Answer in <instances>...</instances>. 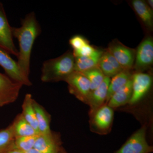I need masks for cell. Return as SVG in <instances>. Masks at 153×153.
Returning a JSON list of instances; mask_svg holds the SVG:
<instances>
[{
    "label": "cell",
    "instance_id": "cell-4",
    "mask_svg": "<svg viewBox=\"0 0 153 153\" xmlns=\"http://www.w3.org/2000/svg\"><path fill=\"white\" fill-rule=\"evenodd\" d=\"M107 50L124 69L131 70L133 68L136 52L135 50L126 47L117 39H115L110 43Z\"/></svg>",
    "mask_w": 153,
    "mask_h": 153
},
{
    "label": "cell",
    "instance_id": "cell-2",
    "mask_svg": "<svg viewBox=\"0 0 153 153\" xmlns=\"http://www.w3.org/2000/svg\"><path fill=\"white\" fill-rule=\"evenodd\" d=\"M74 57L68 50L61 56L44 61L41 68V80L45 82L64 81L74 72Z\"/></svg>",
    "mask_w": 153,
    "mask_h": 153
},
{
    "label": "cell",
    "instance_id": "cell-24",
    "mask_svg": "<svg viewBox=\"0 0 153 153\" xmlns=\"http://www.w3.org/2000/svg\"><path fill=\"white\" fill-rule=\"evenodd\" d=\"M21 137L16 139L15 145L17 149L25 153L34 148V145L38 135Z\"/></svg>",
    "mask_w": 153,
    "mask_h": 153
},
{
    "label": "cell",
    "instance_id": "cell-7",
    "mask_svg": "<svg viewBox=\"0 0 153 153\" xmlns=\"http://www.w3.org/2000/svg\"><path fill=\"white\" fill-rule=\"evenodd\" d=\"M12 28L9 25L3 4L0 2V48L17 57L19 50L14 44Z\"/></svg>",
    "mask_w": 153,
    "mask_h": 153
},
{
    "label": "cell",
    "instance_id": "cell-19",
    "mask_svg": "<svg viewBox=\"0 0 153 153\" xmlns=\"http://www.w3.org/2000/svg\"><path fill=\"white\" fill-rule=\"evenodd\" d=\"M33 104L36 113L39 133H50L52 132L50 127V115L45 108L34 99L33 100Z\"/></svg>",
    "mask_w": 153,
    "mask_h": 153
},
{
    "label": "cell",
    "instance_id": "cell-12",
    "mask_svg": "<svg viewBox=\"0 0 153 153\" xmlns=\"http://www.w3.org/2000/svg\"><path fill=\"white\" fill-rule=\"evenodd\" d=\"M57 139L52 132L48 134H39L33 149L43 153H58L59 146Z\"/></svg>",
    "mask_w": 153,
    "mask_h": 153
},
{
    "label": "cell",
    "instance_id": "cell-26",
    "mask_svg": "<svg viewBox=\"0 0 153 153\" xmlns=\"http://www.w3.org/2000/svg\"><path fill=\"white\" fill-rule=\"evenodd\" d=\"M69 42L73 50L80 49L86 44H89L85 38L80 36H73L70 39Z\"/></svg>",
    "mask_w": 153,
    "mask_h": 153
},
{
    "label": "cell",
    "instance_id": "cell-17",
    "mask_svg": "<svg viewBox=\"0 0 153 153\" xmlns=\"http://www.w3.org/2000/svg\"><path fill=\"white\" fill-rule=\"evenodd\" d=\"M132 4L146 27L149 30H152L153 11L146 2L142 0H134L132 1Z\"/></svg>",
    "mask_w": 153,
    "mask_h": 153
},
{
    "label": "cell",
    "instance_id": "cell-29",
    "mask_svg": "<svg viewBox=\"0 0 153 153\" xmlns=\"http://www.w3.org/2000/svg\"><path fill=\"white\" fill-rule=\"evenodd\" d=\"M25 153H41V152H38V151L36 150L35 149H33L30 150L28 151V152H26Z\"/></svg>",
    "mask_w": 153,
    "mask_h": 153
},
{
    "label": "cell",
    "instance_id": "cell-25",
    "mask_svg": "<svg viewBox=\"0 0 153 153\" xmlns=\"http://www.w3.org/2000/svg\"><path fill=\"white\" fill-rule=\"evenodd\" d=\"M96 50V49L88 44L80 49L73 50V54L74 57H85L93 54Z\"/></svg>",
    "mask_w": 153,
    "mask_h": 153
},
{
    "label": "cell",
    "instance_id": "cell-3",
    "mask_svg": "<svg viewBox=\"0 0 153 153\" xmlns=\"http://www.w3.org/2000/svg\"><path fill=\"white\" fill-rule=\"evenodd\" d=\"M68 83L69 93L80 101L86 103L91 92L88 79L81 72L74 71L65 80Z\"/></svg>",
    "mask_w": 153,
    "mask_h": 153
},
{
    "label": "cell",
    "instance_id": "cell-10",
    "mask_svg": "<svg viewBox=\"0 0 153 153\" xmlns=\"http://www.w3.org/2000/svg\"><path fill=\"white\" fill-rule=\"evenodd\" d=\"M152 77L150 74L137 72L132 75V94L129 102L134 105L140 101L150 89Z\"/></svg>",
    "mask_w": 153,
    "mask_h": 153
},
{
    "label": "cell",
    "instance_id": "cell-16",
    "mask_svg": "<svg viewBox=\"0 0 153 153\" xmlns=\"http://www.w3.org/2000/svg\"><path fill=\"white\" fill-rule=\"evenodd\" d=\"M103 52L96 49L93 54L89 56L74 57V71L82 72L98 66Z\"/></svg>",
    "mask_w": 153,
    "mask_h": 153
},
{
    "label": "cell",
    "instance_id": "cell-27",
    "mask_svg": "<svg viewBox=\"0 0 153 153\" xmlns=\"http://www.w3.org/2000/svg\"><path fill=\"white\" fill-rule=\"evenodd\" d=\"M6 153H25L23 151L20 150L16 148H13L7 152Z\"/></svg>",
    "mask_w": 153,
    "mask_h": 153
},
{
    "label": "cell",
    "instance_id": "cell-23",
    "mask_svg": "<svg viewBox=\"0 0 153 153\" xmlns=\"http://www.w3.org/2000/svg\"><path fill=\"white\" fill-rule=\"evenodd\" d=\"M89 80L91 91L98 87L105 78L104 74L98 66L81 72Z\"/></svg>",
    "mask_w": 153,
    "mask_h": 153
},
{
    "label": "cell",
    "instance_id": "cell-22",
    "mask_svg": "<svg viewBox=\"0 0 153 153\" xmlns=\"http://www.w3.org/2000/svg\"><path fill=\"white\" fill-rule=\"evenodd\" d=\"M15 139L12 124L7 128L0 130V153H6L10 150L16 148Z\"/></svg>",
    "mask_w": 153,
    "mask_h": 153
},
{
    "label": "cell",
    "instance_id": "cell-14",
    "mask_svg": "<svg viewBox=\"0 0 153 153\" xmlns=\"http://www.w3.org/2000/svg\"><path fill=\"white\" fill-rule=\"evenodd\" d=\"M92 122L98 129L106 131L109 128L113 119L114 111L112 108L106 105H103L91 116Z\"/></svg>",
    "mask_w": 153,
    "mask_h": 153
},
{
    "label": "cell",
    "instance_id": "cell-5",
    "mask_svg": "<svg viewBox=\"0 0 153 153\" xmlns=\"http://www.w3.org/2000/svg\"><path fill=\"white\" fill-rule=\"evenodd\" d=\"M146 127L144 126L134 133L125 143L115 153H149L153 147L146 140Z\"/></svg>",
    "mask_w": 153,
    "mask_h": 153
},
{
    "label": "cell",
    "instance_id": "cell-6",
    "mask_svg": "<svg viewBox=\"0 0 153 153\" xmlns=\"http://www.w3.org/2000/svg\"><path fill=\"white\" fill-rule=\"evenodd\" d=\"M0 66L5 72L6 74L14 81L22 85L30 86L32 82L29 77L23 74L18 66L16 61L10 56V54L0 48Z\"/></svg>",
    "mask_w": 153,
    "mask_h": 153
},
{
    "label": "cell",
    "instance_id": "cell-18",
    "mask_svg": "<svg viewBox=\"0 0 153 153\" xmlns=\"http://www.w3.org/2000/svg\"><path fill=\"white\" fill-rule=\"evenodd\" d=\"M11 124L13 128L16 139L21 137L36 135L39 134L27 121L22 114L17 116Z\"/></svg>",
    "mask_w": 153,
    "mask_h": 153
},
{
    "label": "cell",
    "instance_id": "cell-20",
    "mask_svg": "<svg viewBox=\"0 0 153 153\" xmlns=\"http://www.w3.org/2000/svg\"><path fill=\"white\" fill-rule=\"evenodd\" d=\"M132 75L131 70L124 69L112 77V79H111L108 87L106 103L116 91L126 85L127 82L131 79Z\"/></svg>",
    "mask_w": 153,
    "mask_h": 153
},
{
    "label": "cell",
    "instance_id": "cell-11",
    "mask_svg": "<svg viewBox=\"0 0 153 153\" xmlns=\"http://www.w3.org/2000/svg\"><path fill=\"white\" fill-rule=\"evenodd\" d=\"M111 78L105 76L102 83L91 92L86 104L90 106L91 116L106 102Z\"/></svg>",
    "mask_w": 153,
    "mask_h": 153
},
{
    "label": "cell",
    "instance_id": "cell-21",
    "mask_svg": "<svg viewBox=\"0 0 153 153\" xmlns=\"http://www.w3.org/2000/svg\"><path fill=\"white\" fill-rule=\"evenodd\" d=\"M33 100L32 95L30 94H27L25 95L22 105V114L27 121L30 124V125L36 130L37 132L40 134L38 130L36 113L33 108Z\"/></svg>",
    "mask_w": 153,
    "mask_h": 153
},
{
    "label": "cell",
    "instance_id": "cell-1",
    "mask_svg": "<svg viewBox=\"0 0 153 153\" xmlns=\"http://www.w3.org/2000/svg\"><path fill=\"white\" fill-rule=\"evenodd\" d=\"M13 36L19 42L18 66L24 75L29 77L30 61L33 44L41 32V28L34 12H31L21 21L19 27L12 28Z\"/></svg>",
    "mask_w": 153,
    "mask_h": 153
},
{
    "label": "cell",
    "instance_id": "cell-8",
    "mask_svg": "<svg viewBox=\"0 0 153 153\" xmlns=\"http://www.w3.org/2000/svg\"><path fill=\"white\" fill-rule=\"evenodd\" d=\"M23 86L0 72V107L15 102Z\"/></svg>",
    "mask_w": 153,
    "mask_h": 153
},
{
    "label": "cell",
    "instance_id": "cell-13",
    "mask_svg": "<svg viewBox=\"0 0 153 153\" xmlns=\"http://www.w3.org/2000/svg\"><path fill=\"white\" fill-rule=\"evenodd\" d=\"M98 66L105 76L113 77L124 69L107 50L103 52L99 62Z\"/></svg>",
    "mask_w": 153,
    "mask_h": 153
},
{
    "label": "cell",
    "instance_id": "cell-9",
    "mask_svg": "<svg viewBox=\"0 0 153 153\" xmlns=\"http://www.w3.org/2000/svg\"><path fill=\"white\" fill-rule=\"evenodd\" d=\"M153 63V40L151 36L145 38L136 52L134 68L141 72L147 69Z\"/></svg>",
    "mask_w": 153,
    "mask_h": 153
},
{
    "label": "cell",
    "instance_id": "cell-15",
    "mask_svg": "<svg viewBox=\"0 0 153 153\" xmlns=\"http://www.w3.org/2000/svg\"><path fill=\"white\" fill-rule=\"evenodd\" d=\"M132 94V77L131 79L111 97L108 105L111 108H117L128 103Z\"/></svg>",
    "mask_w": 153,
    "mask_h": 153
},
{
    "label": "cell",
    "instance_id": "cell-28",
    "mask_svg": "<svg viewBox=\"0 0 153 153\" xmlns=\"http://www.w3.org/2000/svg\"><path fill=\"white\" fill-rule=\"evenodd\" d=\"M148 5L150 7L152 10L153 7V0H149L146 2Z\"/></svg>",
    "mask_w": 153,
    "mask_h": 153
}]
</instances>
